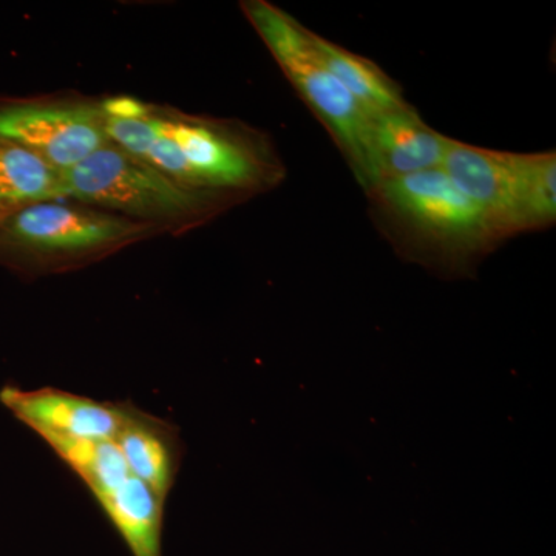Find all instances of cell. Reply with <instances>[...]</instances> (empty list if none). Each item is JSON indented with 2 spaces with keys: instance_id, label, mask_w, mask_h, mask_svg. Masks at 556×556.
<instances>
[{
  "instance_id": "6da1fadb",
  "label": "cell",
  "mask_w": 556,
  "mask_h": 556,
  "mask_svg": "<svg viewBox=\"0 0 556 556\" xmlns=\"http://www.w3.org/2000/svg\"><path fill=\"white\" fill-rule=\"evenodd\" d=\"M160 233L78 201H42L0 223V265L28 278L64 274Z\"/></svg>"
},
{
  "instance_id": "7a4b0ae2",
  "label": "cell",
  "mask_w": 556,
  "mask_h": 556,
  "mask_svg": "<svg viewBox=\"0 0 556 556\" xmlns=\"http://www.w3.org/2000/svg\"><path fill=\"white\" fill-rule=\"evenodd\" d=\"M61 181L65 200L144 223L161 233L197 228L226 203L225 192L181 185L112 142L62 174Z\"/></svg>"
},
{
  "instance_id": "3957f363",
  "label": "cell",
  "mask_w": 556,
  "mask_h": 556,
  "mask_svg": "<svg viewBox=\"0 0 556 556\" xmlns=\"http://www.w3.org/2000/svg\"><path fill=\"white\" fill-rule=\"evenodd\" d=\"M243 11L292 86L339 142L364 185L371 118L325 67L309 30L265 0L244 2Z\"/></svg>"
},
{
  "instance_id": "277c9868",
  "label": "cell",
  "mask_w": 556,
  "mask_h": 556,
  "mask_svg": "<svg viewBox=\"0 0 556 556\" xmlns=\"http://www.w3.org/2000/svg\"><path fill=\"white\" fill-rule=\"evenodd\" d=\"M0 137L17 142L62 175L108 146L105 115L90 101H0Z\"/></svg>"
},
{
  "instance_id": "5b68a950",
  "label": "cell",
  "mask_w": 556,
  "mask_h": 556,
  "mask_svg": "<svg viewBox=\"0 0 556 556\" xmlns=\"http://www.w3.org/2000/svg\"><path fill=\"white\" fill-rule=\"evenodd\" d=\"M376 190L399 217L439 241L475 248L495 236L482 212L441 167L390 179Z\"/></svg>"
},
{
  "instance_id": "8992f818",
  "label": "cell",
  "mask_w": 556,
  "mask_h": 556,
  "mask_svg": "<svg viewBox=\"0 0 556 556\" xmlns=\"http://www.w3.org/2000/svg\"><path fill=\"white\" fill-rule=\"evenodd\" d=\"M160 116L201 188L243 192L266 181L262 156L229 130L188 116Z\"/></svg>"
},
{
  "instance_id": "52a82bcc",
  "label": "cell",
  "mask_w": 556,
  "mask_h": 556,
  "mask_svg": "<svg viewBox=\"0 0 556 556\" xmlns=\"http://www.w3.org/2000/svg\"><path fill=\"white\" fill-rule=\"evenodd\" d=\"M0 402L43 441H115L123 417L121 402L94 401L58 388L27 391L7 386Z\"/></svg>"
},
{
  "instance_id": "ba28073f",
  "label": "cell",
  "mask_w": 556,
  "mask_h": 556,
  "mask_svg": "<svg viewBox=\"0 0 556 556\" xmlns=\"http://www.w3.org/2000/svg\"><path fill=\"white\" fill-rule=\"evenodd\" d=\"M448 141L409 108L372 116L365 153V188L378 189L390 179L438 169Z\"/></svg>"
},
{
  "instance_id": "9c48e42d",
  "label": "cell",
  "mask_w": 556,
  "mask_h": 556,
  "mask_svg": "<svg viewBox=\"0 0 556 556\" xmlns=\"http://www.w3.org/2000/svg\"><path fill=\"white\" fill-rule=\"evenodd\" d=\"M441 169L482 212L495 236L519 230L510 153L473 148L450 139Z\"/></svg>"
},
{
  "instance_id": "30bf717a",
  "label": "cell",
  "mask_w": 556,
  "mask_h": 556,
  "mask_svg": "<svg viewBox=\"0 0 556 556\" xmlns=\"http://www.w3.org/2000/svg\"><path fill=\"white\" fill-rule=\"evenodd\" d=\"M121 405L123 417L113 442L118 445L130 473L166 501L181 464L177 427L130 402Z\"/></svg>"
},
{
  "instance_id": "8fae6325",
  "label": "cell",
  "mask_w": 556,
  "mask_h": 556,
  "mask_svg": "<svg viewBox=\"0 0 556 556\" xmlns=\"http://www.w3.org/2000/svg\"><path fill=\"white\" fill-rule=\"evenodd\" d=\"M94 497L118 530L131 556H164L166 501L148 484L131 475L123 484Z\"/></svg>"
},
{
  "instance_id": "7c38bea8",
  "label": "cell",
  "mask_w": 556,
  "mask_h": 556,
  "mask_svg": "<svg viewBox=\"0 0 556 556\" xmlns=\"http://www.w3.org/2000/svg\"><path fill=\"white\" fill-rule=\"evenodd\" d=\"M311 39L325 67L358 102L369 118L408 108L396 84L378 65L320 38L316 33L311 31Z\"/></svg>"
},
{
  "instance_id": "4fadbf2b",
  "label": "cell",
  "mask_w": 556,
  "mask_h": 556,
  "mask_svg": "<svg viewBox=\"0 0 556 556\" xmlns=\"http://www.w3.org/2000/svg\"><path fill=\"white\" fill-rule=\"evenodd\" d=\"M64 199L61 175L11 139L0 137V223L22 208Z\"/></svg>"
},
{
  "instance_id": "5bb4252c",
  "label": "cell",
  "mask_w": 556,
  "mask_h": 556,
  "mask_svg": "<svg viewBox=\"0 0 556 556\" xmlns=\"http://www.w3.org/2000/svg\"><path fill=\"white\" fill-rule=\"evenodd\" d=\"M519 230L551 225L556 217L555 153H510Z\"/></svg>"
},
{
  "instance_id": "9a60e30c",
  "label": "cell",
  "mask_w": 556,
  "mask_h": 556,
  "mask_svg": "<svg viewBox=\"0 0 556 556\" xmlns=\"http://www.w3.org/2000/svg\"><path fill=\"white\" fill-rule=\"evenodd\" d=\"M46 442L86 482L93 496L115 489L131 477L118 445L113 441L49 439Z\"/></svg>"
}]
</instances>
